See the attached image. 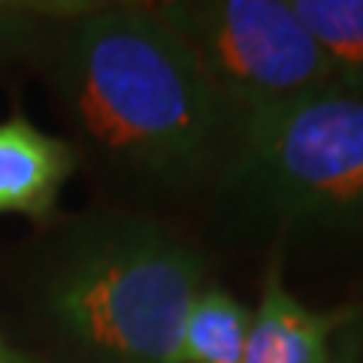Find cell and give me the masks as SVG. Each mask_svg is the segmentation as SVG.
Listing matches in <instances>:
<instances>
[{"instance_id":"cell-9","label":"cell","mask_w":363,"mask_h":363,"mask_svg":"<svg viewBox=\"0 0 363 363\" xmlns=\"http://www.w3.org/2000/svg\"><path fill=\"white\" fill-rule=\"evenodd\" d=\"M330 363H360V339L357 336L345 339V342L330 354Z\"/></svg>"},{"instance_id":"cell-8","label":"cell","mask_w":363,"mask_h":363,"mask_svg":"<svg viewBox=\"0 0 363 363\" xmlns=\"http://www.w3.org/2000/svg\"><path fill=\"white\" fill-rule=\"evenodd\" d=\"M252 312L215 285L194 300L182 333V363H242Z\"/></svg>"},{"instance_id":"cell-1","label":"cell","mask_w":363,"mask_h":363,"mask_svg":"<svg viewBox=\"0 0 363 363\" xmlns=\"http://www.w3.org/2000/svg\"><path fill=\"white\" fill-rule=\"evenodd\" d=\"M61 91L88 149L128 176L176 185L221 152L227 116L157 6L67 18Z\"/></svg>"},{"instance_id":"cell-2","label":"cell","mask_w":363,"mask_h":363,"mask_svg":"<svg viewBox=\"0 0 363 363\" xmlns=\"http://www.w3.org/2000/svg\"><path fill=\"white\" fill-rule=\"evenodd\" d=\"M203 260L152 224L97 230L52 288L61 333L88 363H182V333Z\"/></svg>"},{"instance_id":"cell-3","label":"cell","mask_w":363,"mask_h":363,"mask_svg":"<svg viewBox=\"0 0 363 363\" xmlns=\"http://www.w3.org/2000/svg\"><path fill=\"white\" fill-rule=\"evenodd\" d=\"M233 182L297 224H363V97L324 88L236 124Z\"/></svg>"},{"instance_id":"cell-7","label":"cell","mask_w":363,"mask_h":363,"mask_svg":"<svg viewBox=\"0 0 363 363\" xmlns=\"http://www.w3.org/2000/svg\"><path fill=\"white\" fill-rule=\"evenodd\" d=\"M330 67L333 88L363 97V0H291Z\"/></svg>"},{"instance_id":"cell-4","label":"cell","mask_w":363,"mask_h":363,"mask_svg":"<svg viewBox=\"0 0 363 363\" xmlns=\"http://www.w3.org/2000/svg\"><path fill=\"white\" fill-rule=\"evenodd\" d=\"M157 13L197 58L227 121L333 88L330 67L291 0H191Z\"/></svg>"},{"instance_id":"cell-5","label":"cell","mask_w":363,"mask_h":363,"mask_svg":"<svg viewBox=\"0 0 363 363\" xmlns=\"http://www.w3.org/2000/svg\"><path fill=\"white\" fill-rule=\"evenodd\" d=\"M73 167L70 143L21 116L0 121V215H49Z\"/></svg>"},{"instance_id":"cell-10","label":"cell","mask_w":363,"mask_h":363,"mask_svg":"<svg viewBox=\"0 0 363 363\" xmlns=\"http://www.w3.org/2000/svg\"><path fill=\"white\" fill-rule=\"evenodd\" d=\"M0 363H30V360H28V357H21L18 351H13V348L4 342V339H0Z\"/></svg>"},{"instance_id":"cell-6","label":"cell","mask_w":363,"mask_h":363,"mask_svg":"<svg viewBox=\"0 0 363 363\" xmlns=\"http://www.w3.org/2000/svg\"><path fill=\"white\" fill-rule=\"evenodd\" d=\"M348 321V312H315L281 285L269 269L257 309L252 312L242 363H330V336Z\"/></svg>"}]
</instances>
